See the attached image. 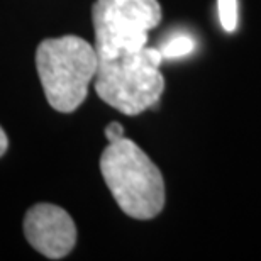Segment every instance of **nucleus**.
Here are the masks:
<instances>
[{
    "instance_id": "obj_1",
    "label": "nucleus",
    "mask_w": 261,
    "mask_h": 261,
    "mask_svg": "<svg viewBox=\"0 0 261 261\" xmlns=\"http://www.w3.org/2000/svg\"><path fill=\"white\" fill-rule=\"evenodd\" d=\"M100 171L117 205L129 217L148 221L163 211L161 171L134 141L122 138L109 143L100 156Z\"/></svg>"
},
{
    "instance_id": "obj_2",
    "label": "nucleus",
    "mask_w": 261,
    "mask_h": 261,
    "mask_svg": "<svg viewBox=\"0 0 261 261\" xmlns=\"http://www.w3.org/2000/svg\"><path fill=\"white\" fill-rule=\"evenodd\" d=\"M36 68L49 106L73 112L87 98L98 68L97 49L78 36L44 39L36 51Z\"/></svg>"
},
{
    "instance_id": "obj_3",
    "label": "nucleus",
    "mask_w": 261,
    "mask_h": 261,
    "mask_svg": "<svg viewBox=\"0 0 261 261\" xmlns=\"http://www.w3.org/2000/svg\"><path fill=\"white\" fill-rule=\"evenodd\" d=\"M163 55L143 48L111 60H98L95 92L103 102L126 116H138L156 106L165 90L160 71Z\"/></svg>"
},
{
    "instance_id": "obj_4",
    "label": "nucleus",
    "mask_w": 261,
    "mask_h": 261,
    "mask_svg": "<svg viewBox=\"0 0 261 261\" xmlns=\"http://www.w3.org/2000/svg\"><path fill=\"white\" fill-rule=\"evenodd\" d=\"M98 60L141 51L161 20L158 0H97L92 10Z\"/></svg>"
},
{
    "instance_id": "obj_5",
    "label": "nucleus",
    "mask_w": 261,
    "mask_h": 261,
    "mask_svg": "<svg viewBox=\"0 0 261 261\" xmlns=\"http://www.w3.org/2000/svg\"><path fill=\"white\" fill-rule=\"evenodd\" d=\"M24 234L36 251L61 259L76 243V227L70 214L53 203H36L24 217Z\"/></svg>"
},
{
    "instance_id": "obj_6",
    "label": "nucleus",
    "mask_w": 261,
    "mask_h": 261,
    "mask_svg": "<svg viewBox=\"0 0 261 261\" xmlns=\"http://www.w3.org/2000/svg\"><path fill=\"white\" fill-rule=\"evenodd\" d=\"M194 48H195L194 39L185 34H178V36H173L170 41H166L160 48V51H161V55H163V60H175V58H181V56H187L189 53H192Z\"/></svg>"
},
{
    "instance_id": "obj_7",
    "label": "nucleus",
    "mask_w": 261,
    "mask_h": 261,
    "mask_svg": "<svg viewBox=\"0 0 261 261\" xmlns=\"http://www.w3.org/2000/svg\"><path fill=\"white\" fill-rule=\"evenodd\" d=\"M219 19L224 31L232 33L238 28V0H219Z\"/></svg>"
},
{
    "instance_id": "obj_8",
    "label": "nucleus",
    "mask_w": 261,
    "mask_h": 261,
    "mask_svg": "<svg viewBox=\"0 0 261 261\" xmlns=\"http://www.w3.org/2000/svg\"><path fill=\"white\" fill-rule=\"evenodd\" d=\"M106 138L109 143H116V141L122 139L124 138V127L122 124L119 122H111L109 126L106 127Z\"/></svg>"
},
{
    "instance_id": "obj_9",
    "label": "nucleus",
    "mask_w": 261,
    "mask_h": 261,
    "mask_svg": "<svg viewBox=\"0 0 261 261\" xmlns=\"http://www.w3.org/2000/svg\"><path fill=\"white\" fill-rule=\"evenodd\" d=\"M7 146H9V139H7V136H5L4 129L0 127V156H4V153L7 151Z\"/></svg>"
}]
</instances>
